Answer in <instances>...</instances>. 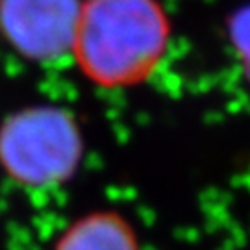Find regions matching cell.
Masks as SVG:
<instances>
[{
    "mask_svg": "<svg viewBox=\"0 0 250 250\" xmlns=\"http://www.w3.org/2000/svg\"><path fill=\"white\" fill-rule=\"evenodd\" d=\"M230 36L243 69L250 74V8L235 13L233 21L230 22Z\"/></svg>",
    "mask_w": 250,
    "mask_h": 250,
    "instance_id": "5b68a950",
    "label": "cell"
},
{
    "mask_svg": "<svg viewBox=\"0 0 250 250\" xmlns=\"http://www.w3.org/2000/svg\"><path fill=\"white\" fill-rule=\"evenodd\" d=\"M83 0H0V36L32 62L72 54Z\"/></svg>",
    "mask_w": 250,
    "mask_h": 250,
    "instance_id": "3957f363",
    "label": "cell"
},
{
    "mask_svg": "<svg viewBox=\"0 0 250 250\" xmlns=\"http://www.w3.org/2000/svg\"><path fill=\"white\" fill-rule=\"evenodd\" d=\"M82 152L80 126L63 107H26L0 126V167L21 188L65 184L78 169Z\"/></svg>",
    "mask_w": 250,
    "mask_h": 250,
    "instance_id": "7a4b0ae2",
    "label": "cell"
},
{
    "mask_svg": "<svg viewBox=\"0 0 250 250\" xmlns=\"http://www.w3.org/2000/svg\"><path fill=\"white\" fill-rule=\"evenodd\" d=\"M158 0H83L72 56L95 85L123 89L148 80L169 46Z\"/></svg>",
    "mask_w": 250,
    "mask_h": 250,
    "instance_id": "6da1fadb",
    "label": "cell"
},
{
    "mask_svg": "<svg viewBox=\"0 0 250 250\" xmlns=\"http://www.w3.org/2000/svg\"><path fill=\"white\" fill-rule=\"evenodd\" d=\"M54 250H141L132 224L113 211L82 217L60 235Z\"/></svg>",
    "mask_w": 250,
    "mask_h": 250,
    "instance_id": "277c9868",
    "label": "cell"
}]
</instances>
